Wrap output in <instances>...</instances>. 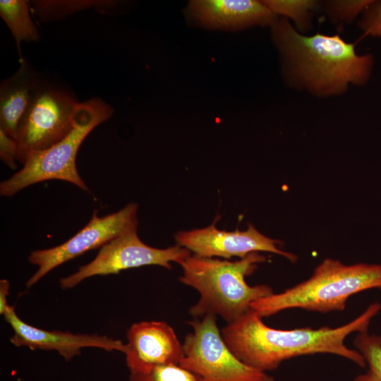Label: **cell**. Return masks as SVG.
Returning a JSON list of instances; mask_svg holds the SVG:
<instances>
[{"mask_svg":"<svg viewBox=\"0 0 381 381\" xmlns=\"http://www.w3.org/2000/svg\"><path fill=\"white\" fill-rule=\"evenodd\" d=\"M380 310L381 304L376 301L355 319L339 327L279 329L265 325L262 318L250 308L227 324L221 333L239 360L265 373L277 369L286 360L315 353L339 356L364 368L366 364L363 356L356 349L349 348L344 341L353 332H367L371 320Z\"/></svg>","mask_w":381,"mask_h":381,"instance_id":"6da1fadb","label":"cell"},{"mask_svg":"<svg viewBox=\"0 0 381 381\" xmlns=\"http://www.w3.org/2000/svg\"><path fill=\"white\" fill-rule=\"evenodd\" d=\"M271 26L289 72L310 90L321 95L339 94L349 83L361 85L368 80L374 62L372 54H358L355 44L339 35L306 36L286 19L277 20Z\"/></svg>","mask_w":381,"mask_h":381,"instance_id":"7a4b0ae2","label":"cell"},{"mask_svg":"<svg viewBox=\"0 0 381 381\" xmlns=\"http://www.w3.org/2000/svg\"><path fill=\"white\" fill-rule=\"evenodd\" d=\"M265 256L252 253L236 261L190 255L181 264L179 281L200 295L189 313L194 318L220 316L227 324L238 319L255 301L273 294L265 284L250 286L246 277L255 270Z\"/></svg>","mask_w":381,"mask_h":381,"instance_id":"3957f363","label":"cell"},{"mask_svg":"<svg viewBox=\"0 0 381 381\" xmlns=\"http://www.w3.org/2000/svg\"><path fill=\"white\" fill-rule=\"evenodd\" d=\"M373 289L381 290V264L345 265L326 258L309 279L255 301L250 308L262 318L290 308L320 313L342 311L350 296Z\"/></svg>","mask_w":381,"mask_h":381,"instance_id":"277c9868","label":"cell"},{"mask_svg":"<svg viewBox=\"0 0 381 381\" xmlns=\"http://www.w3.org/2000/svg\"><path fill=\"white\" fill-rule=\"evenodd\" d=\"M112 114L110 105L101 99L80 102L69 133L47 149L29 153L23 167L1 183V195L11 197L29 186L52 179L66 181L88 191L76 168L77 153L90 133Z\"/></svg>","mask_w":381,"mask_h":381,"instance_id":"5b68a950","label":"cell"},{"mask_svg":"<svg viewBox=\"0 0 381 381\" xmlns=\"http://www.w3.org/2000/svg\"><path fill=\"white\" fill-rule=\"evenodd\" d=\"M192 332L183 344L184 356L179 365L205 381H274L265 372L239 360L224 341L217 316L207 315L188 322Z\"/></svg>","mask_w":381,"mask_h":381,"instance_id":"8992f818","label":"cell"},{"mask_svg":"<svg viewBox=\"0 0 381 381\" xmlns=\"http://www.w3.org/2000/svg\"><path fill=\"white\" fill-rule=\"evenodd\" d=\"M79 103L68 92L42 81L16 138L18 161L23 164L31 152L65 138L74 126Z\"/></svg>","mask_w":381,"mask_h":381,"instance_id":"52a82bcc","label":"cell"},{"mask_svg":"<svg viewBox=\"0 0 381 381\" xmlns=\"http://www.w3.org/2000/svg\"><path fill=\"white\" fill-rule=\"evenodd\" d=\"M191 255L178 244L167 248H157L143 243L137 230L123 234L100 248L96 257L81 265L73 274L59 280L61 289L75 287L85 279L94 276L119 274L121 271L146 265H158L171 269V262L180 265Z\"/></svg>","mask_w":381,"mask_h":381,"instance_id":"ba28073f","label":"cell"},{"mask_svg":"<svg viewBox=\"0 0 381 381\" xmlns=\"http://www.w3.org/2000/svg\"><path fill=\"white\" fill-rule=\"evenodd\" d=\"M138 205L129 203L116 212L98 217L95 211L89 222L64 243L46 249L32 251L28 261L38 266L26 282L28 289L37 284L47 274L67 261L88 250L101 248L113 238L138 229Z\"/></svg>","mask_w":381,"mask_h":381,"instance_id":"9c48e42d","label":"cell"},{"mask_svg":"<svg viewBox=\"0 0 381 381\" xmlns=\"http://www.w3.org/2000/svg\"><path fill=\"white\" fill-rule=\"evenodd\" d=\"M176 244L193 254L207 258L240 259L255 252L272 253L296 262L298 257L280 248L282 242L260 233L252 224L247 229L234 231L217 229L214 222L210 226L190 231H180L174 235Z\"/></svg>","mask_w":381,"mask_h":381,"instance_id":"30bf717a","label":"cell"},{"mask_svg":"<svg viewBox=\"0 0 381 381\" xmlns=\"http://www.w3.org/2000/svg\"><path fill=\"white\" fill-rule=\"evenodd\" d=\"M13 331L10 341L16 346H27L31 350L56 351L69 361L85 347H95L107 351L126 353L127 347L119 339L97 334H73L70 332L49 331L30 325L17 315L14 306H10L3 315Z\"/></svg>","mask_w":381,"mask_h":381,"instance_id":"8fae6325","label":"cell"},{"mask_svg":"<svg viewBox=\"0 0 381 381\" xmlns=\"http://www.w3.org/2000/svg\"><path fill=\"white\" fill-rule=\"evenodd\" d=\"M126 362L130 373L155 366L179 364L184 356L183 344L174 328L164 321H141L126 332Z\"/></svg>","mask_w":381,"mask_h":381,"instance_id":"7c38bea8","label":"cell"},{"mask_svg":"<svg viewBox=\"0 0 381 381\" xmlns=\"http://www.w3.org/2000/svg\"><path fill=\"white\" fill-rule=\"evenodd\" d=\"M187 19L210 30L238 31L254 25H272L277 16L255 0H193L185 8Z\"/></svg>","mask_w":381,"mask_h":381,"instance_id":"4fadbf2b","label":"cell"},{"mask_svg":"<svg viewBox=\"0 0 381 381\" xmlns=\"http://www.w3.org/2000/svg\"><path fill=\"white\" fill-rule=\"evenodd\" d=\"M42 80L25 59L0 85V129L16 139Z\"/></svg>","mask_w":381,"mask_h":381,"instance_id":"5bb4252c","label":"cell"},{"mask_svg":"<svg viewBox=\"0 0 381 381\" xmlns=\"http://www.w3.org/2000/svg\"><path fill=\"white\" fill-rule=\"evenodd\" d=\"M30 10L29 1H0V16L15 40L20 64L25 61L21 51L22 42H36L40 39L39 30L31 18Z\"/></svg>","mask_w":381,"mask_h":381,"instance_id":"9a60e30c","label":"cell"},{"mask_svg":"<svg viewBox=\"0 0 381 381\" xmlns=\"http://www.w3.org/2000/svg\"><path fill=\"white\" fill-rule=\"evenodd\" d=\"M33 13L42 22H49L63 19L72 13L95 8L100 13H109L116 8L115 1H61L42 0L30 1Z\"/></svg>","mask_w":381,"mask_h":381,"instance_id":"2e32d148","label":"cell"},{"mask_svg":"<svg viewBox=\"0 0 381 381\" xmlns=\"http://www.w3.org/2000/svg\"><path fill=\"white\" fill-rule=\"evenodd\" d=\"M353 345L367 366L366 371L356 375L353 381H381V336L368 331L360 332L355 337Z\"/></svg>","mask_w":381,"mask_h":381,"instance_id":"e0dca14e","label":"cell"},{"mask_svg":"<svg viewBox=\"0 0 381 381\" xmlns=\"http://www.w3.org/2000/svg\"><path fill=\"white\" fill-rule=\"evenodd\" d=\"M262 1L274 14L291 18L301 30L308 27L312 11L317 6L315 1L306 0H265Z\"/></svg>","mask_w":381,"mask_h":381,"instance_id":"ac0fdd59","label":"cell"},{"mask_svg":"<svg viewBox=\"0 0 381 381\" xmlns=\"http://www.w3.org/2000/svg\"><path fill=\"white\" fill-rule=\"evenodd\" d=\"M128 381H205L195 373L179 364L155 366L147 370L130 373Z\"/></svg>","mask_w":381,"mask_h":381,"instance_id":"d6986e66","label":"cell"},{"mask_svg":"<svg viewBox=\"0 0 381 381\" xmlns=\"http://www.w3.org/2000/svg\"><path fill=\"white\" fill-rule=\"evenodd\" d=\"M373 0L333 1L328 8L334 20L344 22L353 20L360 13H363Z\"/></svg>","mask_w":381,"mask_h":381,"instance_id":"ffe728a7","label":"cell"},{"mask_svg":"<svg viewBox=\"0 0 381 381\" xmlns=\"http://www.w3.org/2000/svg\"><path fill=\"white\" fill-rule=\"evenodd\" d=\"M359 26L365 36L381 37V1H373L363 13Z\"/></svg>","mask_w":381,"mask_h":381,"instance_id":"44dd1931","label":"cell"},{"mask_svg":"<svg viewBox=\"0 0 381 381\" xmlns=\"http://www.w3.org/2000/svg\"><path fill=\"white\" fill-rule=\"evenodd\" d=\"M19 147L16 139L8 135L0 129V157L12 169L16 168L18 161Z\"/></svg>","mask_w":381,"mask_h":381,"instance_id":"7402d4cb","label":"cell"},{"mask_svg":"<svg viewBox=\"0 0 381 381\" xmlns=\"http://www.w3.org/2000/svg\"><path fill=\"white\" fill-rule=\"evenodd\" d=\"M10 283L6 279L0 280V314L4 315L9 308L8 296L9 294Z\"/></svg>","mask_w":381,"mask_h":381,"instance_id":"603a6c76","label":"cell"}]
</instances>
